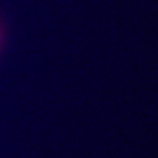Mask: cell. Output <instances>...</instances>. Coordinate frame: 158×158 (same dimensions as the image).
Masks as SVG:
<instances>
[{
    "mask_svg": "<svg viewBox=\"0 0 158 158\" xmlns=\"http://www.w3.org/2000/svg\"><path fill=\"white\" fill-rule=\"evenodd\" d=\"M0 44H2V31H0Z\"/></svg>",
    "mask_w": 158,
    "mask_h": 158,
    "instance_id": "cell-1",
    "label": "cell"
}]
</instances>
